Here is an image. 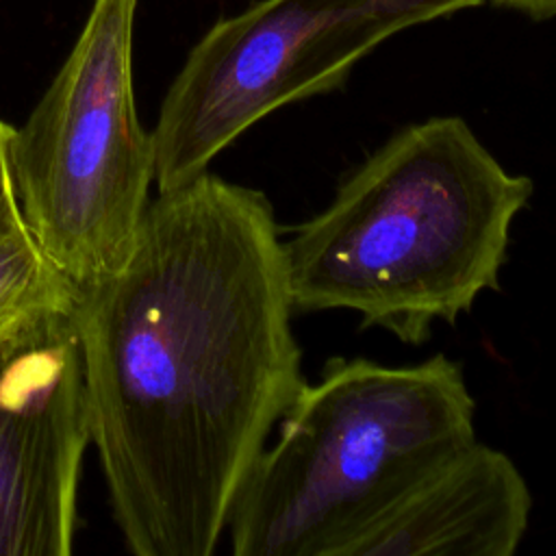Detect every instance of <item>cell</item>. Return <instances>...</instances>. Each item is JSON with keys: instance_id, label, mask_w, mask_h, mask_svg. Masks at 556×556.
Segmentation results:
<instances>
[{"instance_id": "6da1fadb", "label": "cell", "mask_w": 556, "mask_h": 556, "mask_svg": "<svg viewBox=\"0 0 556 556\" xmlns=\"http://www.w3.org/2000/svg\"><path fill=\"white\" fill-rule=\"evenodd\" d=\"M282 239L258 189L204 172L148 202L119 269L80 287L91 443L137 556H211L302 382Z\"/></svg>"}, {"instance_id": "9c48e42d", "label": "cell", "mask_w": 556, "mask_h": 556, "mask_svg": "<svg viewBox=\"0 0 556 556\" xmlns=\"http://www.w3.org/2000/svg\"><path fill=\"white\" fill-rule=\"evenodd\" d=\"M13 130L0 139V239L15 226L20 224L22 211L17 204L15 195V185H13V174H11V161H9V143H11Z\"/></svg>"}, {"instance_id": "ba28073f", "label": "cell", "mask_w": 556, "mask_h": 556, "mask_svg": "<svg viewBox=\"0 0 556 556\" xmlns=\"http://www.w3.org/2000/svg\"><path fill=\"white\" fill-rule=\"evenodd\" d=\"M80 287L39 248L24 224L0 239V352L56 315L72 313Z\"/></svg>"}, {"instance_id": "5b68a950", "label": "cell", "mask_w": 556, "mask_h": 556, "mask_svg": "<svg viewBox=\"0 0 556 556\" xmlns=\"http://www.w3.org/2000/svg\"><path fill=\"white\" fill-rule=\"evenodd\" d=\"M482 0H258L217 20L172 80L152 137L156 191L204 172L280 106L343 87L384 39Z\"/></svg>"}, {"instance_id": "8992f818", "label": "cell", "mask_w": 556, "mask_h": 556, "mask_svg": "<svg viewBox=\"0 0 556 556\" xmlns=\"http://www.w3.org/2000/svg\"><path fill=\"white\" fill-rule=\"evenodd\" d=\"M74 311L0 352V556L72 552L91 443Z\"/></svg>"}, {"instance_id": "52a82bcc", "label": "cell", "mask_w": 556, "mask_h": 556, "mask_svg": "<svg viewBox=\"0 0 556 556\" xmlns=\"http://www.w3.org/2000/svg\"><path fill=\"white\" fill-rule=\"evenodd\" d=\"M530 513L532 493L513 458L476 439L358 532L341 556H513Z\"/></svg>"}, {"instance_id": "30bf717a", "label": "cell", "mask_w": 556, "mask_h": 556, "mask_svg": "<svg viewBox=\"0 0 556 556\" xmlns=\"http://www.w3.org/2000/svg\"><path fill=\"white\" fill-rule=\"evenodd\" d=\"M500 7L519 11L532 20L556 17V0H493Z\"/></svg>"}, {"instance_id": "3957f363", "label": "cell", "mask_w": 556, "mask_h": 556, "mask_svg": "<svg viewBox=\"0 0 556 556\" xmlns=\"http://www.w3.org/2000/svg\"><path fill=\"white\" fill-rule=\"evenodd\" d=\"M476 402L445 354L332 356L304 380L228 517L235 556H341L432 469L476 441Z\"/></svg>"}, {"instance_id": "7a4b0ae2", "label": "cell", "mask_w": 556, "mask_h": 556, "mask_svg": "<svg viewBox=\"0 0 556 556\" xmlns=\"http://www.w3.org/2000/svg\"><path fill=\"white\" fill-rule=\"evenodd\" d=\"M534 193L458 115L395 130L282 239L293 313L352 311L421 345L500 289L510 230Z\"/></svg>"}, {"instance_id": "277c9868", "label": "cell", "mask_w": 556, "mask_h": 556, "mask_svg": "<svg viewBox=\"0 0 556 556\" xmlns=\"http://www.w3.org/2000/svg\"><path fill=\"white\" fill-rule=\"evenodd\" d=\"M137 4L93 0L72 52L9 143L24 224L78 287L124 265L154 182L152 137L132 93Z\"/></svg>"}]
</instances>
